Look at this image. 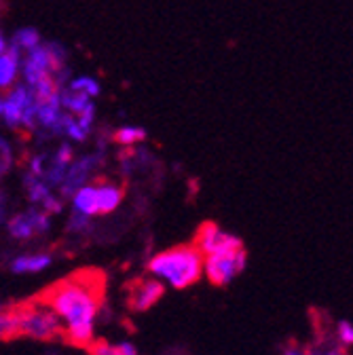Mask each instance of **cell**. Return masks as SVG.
<instances>
[{
	"instance_id": "6da1fadb",
	"label": "cell",
	"mask_w": 353,
	"mask_h": 355,
	"mask_svg": "<svg viewBox=\"0 0 353 355\" xmlns=\"http://www.w3.org/2000/svg\"><path fill=\"white\" fill-rule=\"evenodd\" d=\"M106 275L98 269H80L42 290L36 300L47 304L62 322V338L87 349L96 338V322L104 306Z\"/></svg>"
},
{
	"instance_id": "7a4b0ae2",
	"label": "cell",
	"mask_w": 353,
	"mask_h": 355,
	"mask_svg": "<svg viewBox=\"0 0 353 355\" xmlns=\"http://www.w3.org/2000/svg\"><path fill=\"white\" fill-rule=\"evenodd\" d=\"M148 273L173 290H184L201 279L203 254L193 243L169 248L150 258Z\"/></svg>"
},
{
	"instance_id": "3957f363",
	"label": "cell",
	"mask_w": 353,
	"mask_h": 355,
	"mask_svg": "<svg viewBox=\"0 0 353 355\" xmlns=\"http://www.w3.org/2000/svg\"><path fill=\"white\" fill-rule=\"evenodd\" d=\"M13 311L17 315L19 334L34 338V340H53L62 338V322L53 311L42 304L36 298L24 300L19 304H13Z\"/></svg>"
},
{
	"instance_id": "277c9868",
	"label": "cell",
	"mask_w": 353,
	"mask_h": 355,
	"mask_svg": "<svg viewBox=\"0 0 353 355\" xmlns=\"http://www.w3.org/2000/svg\"><path fill=\"white\" fill-rule=\"evenodd\" d=\"M248 256L241 250L225 252V254H209L203 256V273L214 286H227L246 269Z\"/></svg>"
},
{
	"instance_id": "5b68a950",
	"label": "cell",
	"mask_w": 353,
	"mask_h": 355,
	"mask_svg": "<svg viewBox=\"0 0 353 355\" xmlns=\"http://www.w3.org/2000/svg\"><path fill=\"white\" fill-rule=\"evenodd\" d=\"M193 245L203 254V256H209V254H225V252H235V250H241L243 243L239 237L223 231L218 225L214 222H203L199 227L197 235H195V241Z\"/></svg>"
},
{
	"instance_id": "8992f818",
	"label": "cell",
	"mask_w": 353,
	"mask_h": 355,
	"mask_svg": "<svg viewBox=\"0 0 353 355\" xmlns=\"http://www.w3.org/2000/svg\"><path fill=\"white\" fill-rule=\"evenodd\" d=\"M165 292V286L155 277H138L127 286V304L131 311H148L155 306Z\"/></svg>"
},
{
	"instance_id": "52a82bcc",
	"label": "cell",
	"mask_w": 353,
	"mask_h": 355,
	"mask_svg": "<svg viewBox=\"0 0 353 355\" xmlns=\"http://www.w3.org/2000/svg\"><path fill=\"white\" fill-rule=\"evenodd\" d=\"M49 231V218L47 214L30 209L26 214H17L11 222H9V233L15 239H30L34 235L47 233Z\"/></svg>"
},
{
	"instance_id": "ba28073f",
	"label": "cell",
	"mask_w": 353,
	"mask_h": 355,
	"mask_svg": "<svg viewBox=\"0 0 353 355\" xmlns=\"http://www.w3.org/2000/svg\"><path fill=\"white\" fill-rule=\"evenodd\" d=\"M94 187H96L98 214L106 216V214L114 211V209L121 205V201H123V197H125L123 187H119V184H114V182H110V180H98Z\"/></svg>"
},
{
	"instance_id": "9c48e42d",
	"label": "cell",
	"mask_w": 353,
	"mask_h": 355,
	"mask_svg": "<svg viewBox=\"0 0 353 355\" xmlns=\"http://www.w3.org/2000/svg\"><path fill=\"white\" fill-rule=\"evenodd\" d=\"M92 165H94V159H80L74 165H70V169L66 171L64 180H62V193L66 197H72L76 193V189H80L85 184V178L89 173Z\"/></svg>"
},
{
	"instance_id": "30bf717a",
	"label": "cell",
	"mask_w": 353,
	"mask_h": 355,
	"mask_svg": "<svg viewBox=\"0 0 353 355\" xmlns=\"http://www.w3.org/2000/svg\"><path fill=\"white\" fill-rule=\"evenodd\" d=\"M19 70V49L15 44L0 55V89H7L15 83Z\"/></svg>"
},
{
	"instance_id": "8fae6325",
	"label": "cell",
	"mask_w": 353,
	"mask_h": 355,
	"mask_svg": "<svg viewBox=\"0 0 353 355\" xmlns=\"http://www.w3.org/2000/svg\"><path fill=\"white\" fill-rule=\"evenodd\" d=\"M51 264L49 254H28V256H17L11 262V271L21 275V273H40Z\"/></svg>"
},
{
	"instance_id": "7c38bea8",
	"label": "cell",
	"mask_w": 353,
	"mask_h": 355,
	"mask_svg": "<svg viewBox=\"0 0 353 355\" xmlns=\"http://www.w3.org/2000/svg\"><path fill=\"white\" fill-rule=\"evenodd\" d=\"M72 205L74 211L85 214V216H96L98 214V201H96V187L94 184H83L80 189H76V193L72 195Z\"/></svg>"
},
{
	"instance_id": "4fadbf2b",
	"label": "cell",
	"mask_w": 353,
	"mask_h": 355,
	"mask_svg": "<svg viewBox=\"0 0 353 355\" xmlns=\"http://www.w3.org/2000/svg\"><path fill=\"white\" fill-rule=\"evenodd\" d=\"M87 351H89V355H138V349L131 343L110 345V343L98 340V338H94L89 345H87Z\"/></svg>"
},
{
	"instance_id": "5bb4252c",
	"label": "cell",
	"mask_w": 353,
	"mask_h": 355,
	"mask_svg": "<svg viewBox=\"0 0 353 355\" xmlns=\"http://www.w3.org/2000/svg\"><path fill=\"white\" fill-rule=\"evenodd\" d=\"M21 336L19 334V324H17V315L13 306L11 309H0V340H13Z\"/></svg>"
},
{
	"instance_id": "9a60e30c",
	"label": "cell",
	"mask_w": 353,
	"mask_h": 355,
	"mask_svg": "<svg viewBox=\"0 0 353 355\" xmlns=\"http://www.w3.org/2000/svg\"><path fill=\"white\" fill-rule=\"evenodd\" d=\"M92 100L87 98L85 94H78V92H72V89L68 87L66 92H60V106H64L66 110L78 114L87 104H89Z\"/></svg>"
},
{
	"instance_id": "2e32d148",
	"label": "cell",
	"mask_w": 353,
	"mask_h": 355,
	"mask_svg": "<svg viewBox=\"0 0 353 355\" xmlns=\"http://www.w3.org/2000/svg\"><path fill=\"white\" fill-rule=\"evenodd\" d=\"M70 89L72 92L85 94L87 98H96L100 94V83L96 78H89V76H78L70 83Z\"/></svg>"
},
{
	"instance_id": "e0dca14e",
	"label": "cell",
	"mask_w": 353,
	"mask_h": 355,
	"mask_svg": "<svg viewBox=\"0 0 353 355\" xmlns=\"http://www.w3.org/2000/svg\"><path fill=\"white\" fill-rule=\"evenodd\" d=\"M146 138V131L140 129V127H121L117 133H114V140L123 146H131V144H136L140 140Z\"/></svg>"
},
{
	"instance_id": "ac0fdd59",
	"label": "cell",
	"mask_w": 353,
	"mask_h": 355,
	"mask_svg": "<svg viewBox=\"0 0 353 355\" xmlns=\"http://www.w3.org/2000/svg\"><path fill=\"white\" fill-rule=\"evenodd\" d=\"M40 42V36H38V32L34 30V28H24V30H19L17 34H15V40H13V44L17 49H32V47H36V44Z\"/></svg>"
},
{
	"instance_id": "d6986e66",
	"label": "cell",
	"mask_w": 353,
	"mask_h": 355,
	"mask_svg": "<svg viewBox=\"0 0 353 355\" xmlns=\"http://www.w3.org/2000/svg\"><path fill=\"white\" fill-rule=\"evenodd\" d=\"M26 184H28L30 199H32L34 203H38V205L51 195V193H49V189H47V184H42V182L34 180V178H26Z\"/></svg>"
},
{
	"instance_id": "ffe728a7",
	"label": "cell",
	"mask_w": 353,
	"mask_h": 355,
	"mask_svg": "<svg viewBox=\"0 0 353 355\" xmlns=\"http://www.w3.org/2000/svg\"><path fill=\"white\" fill-rule=\"evenodd\" d=\"M94 114H96V106L89 102V104H87L80 112H78V125L85 129V131H89V127H92V123H94Z\"/></svg>"
},
{
	"instance_id": "44dd1931",
	"label": "cell",
	"mask_w": 353,
	"mask_h": 355,
	"mask_svg": "<svg viewBox=\"0 0 353 355\" xmlns=\"http://www.w3.org/2000/svg\"><path fill=\"white\" fill-rule=\"evenodd\" d=\"M336 336H338V343L349 347L353 343V326L349 322H338L336 326Z\"/></svg>"
},
{
	"instance_id": "7402d4cb",
	"label": "cell",
	"mask_w": 353,
	"mask_h": 355,
	"mask_svg": "<svg viewBox=\"0 0 353 355\" xmlns=\"http://www.w3.org/2000/svg\"><path fill=\"white\" fill-rule=\"evenodd\" d=\"M282 355H347L343 349H328V351H309V349H304V351H300V349H288V351H284Z\"/></svg>"
},
{
	"instance_id": "603a6c76",
	"label": "cell",
	"mask_w": 353,
	"mask_h": 355,
	"mask_svg": "<svg viewBox=\"0 0 353 355\" xmlns=\"http://www.w3.org/2000/svg\"><path fill=\"white\" fill-rule=\"evenodd\" d=\"M70 231H85L87 227H89V216L85 214H78V211H72L70 216Z\"/></svg>"
},
{
	"instance_id": "cb8c5ba5",
	"label": "cell",
	"mask_w": 353,
	"mask_h": 355,
	"mask_svg": "<svg viewBox=\"0 0 353 355\" xmlns=\"http://www.w3.org/2000/svg\"><path fill=\"white\" fill-rule=\"evenodd\" d=\"M40 205L45 207L47 211H51V214H53V211H55V214H58V211H62V205H60V201H58V199H53L51 195H49V197H47L45 201H42Z\"/></svg>"
},
{
	"instance_id": "d4e9b609",
	"label": "cell",
	"mask_w": 353,
	"mask_h": 355,
	"mask_svg": "<svg viewBox=\"0 0 353 355\" xmlns=\"http://www.w3.org/2000/svg\"><path fill=\"white\" fill-rule=\"evenodd\" d=\"M55 159L62 161V163H66V165H70V161H72V150H70V146L64 144V146L60 148V153L55 155Z\"/></svg>"
},
{
	"instance_id": "484cf974",
	"label": "cell",
	"mask_w": 353,
	"mask_h": 355,
	"mask_svg": "<svg viewBox=\"0 0 353 355\" xmlns=\"http://www.w3.org/2000/svg\"><path fill=\"white\" fill-rule=\"evenodd\" d=\"M7 51V42H5V38H3V34H0V55H3Z\"/></svg>"
},
{
	"instance_id": "4316f807",
	"label": "cell",
	"mask_w": 353,
	"mask_h": 355,
	"mask_svg": "<svg viewBox=\"0 0 353 355\" xmlns=\"http://www.w3.org/2000/svg\"><path fill=\"white\" fill-rule=\"evenodd\" d=\"M0 114H3V98H0Z\"/></svg>"
},
{
	"instance_id": "83f0119b",
	"label": "cell",
	"mask_w": 353,
	"mask_h": 355,
	"mask_svg": "<svg viewBox=\"0 0 353 355\" xmlns=\"http://www.w3.org/2000/svg\"><path fill=\"white\" fill-rule=\"evenodd\" d=\"M0 309H3V302H0Z\"/></svg>"
}]
</instances>
